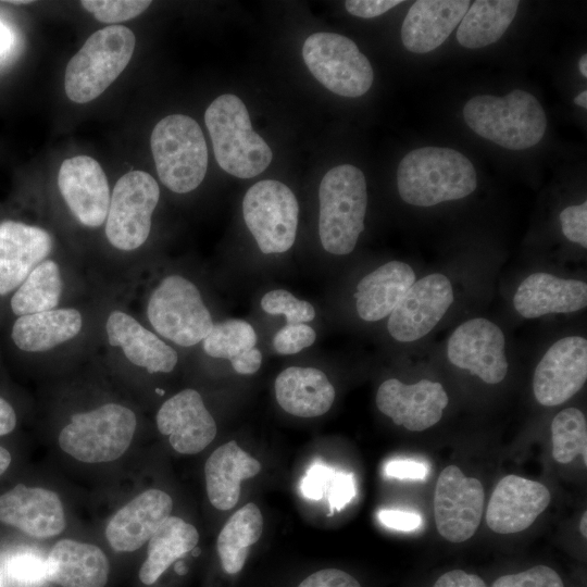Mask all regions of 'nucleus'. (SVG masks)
Wrapping results in <instances>:
<instances>
[{
	"instance_id": "nucleus-1",
	"label": "nucleus",
	"mask_w": 587,
	"mask_h": 587,
	"mask_svg": "<svg viewBox=\"0 0 587 587\" xmlns=\"http://www.w3.org/2000/svg\"><path fill=\"white\" fill-rule=\"evenodd\" d=\"M400 198L412 205L432 207L470 196L477 187L472 162L461 152L442 147L410 151L397 170Z\"/></svg>"
},
{
	"instance_id": "nucleus-2",
	"label": "nucleus",
	"mask_w": 587,
	"mask_h": 587,
	"mask_svg": "<svg viewBox=\"0 0 587 587\" xmlns=\"http://www.w3.org/2000/svg\"><path fill=\"white\" fill-rule=\"evenodd\" d=\"M463 117L475 134L509 150L537 145L547 128L541 104L524 90H513L504 97H473L463 108Z\"/></svg>"
},
{
	"instance_id": "nucleus-3",
	"label": "nucleus",
	"mask_w": 587,
	"mask_h": 587,
	"mask_svg": "<svg viewBox=\"0 0 587 587\" xmlns=\"http://www.w3.org/2000/svg\"><path fill=\"white\" fill-rule=\"evenodd\" d=\"M204 122L214 157L226 173L251 178L270 165L272 150L253 130L248 110L240 98L232 93L217 97L207 108Z\"/></svg>"
},
{
	"instance_id": "nucleus-4",
	"label": "nucleus",
	"mask_w": 587,
	"mask_h": 587,
	"mask_svg": "<svg viewBox=\"0 0 587 587\" xmlns=\"http://www.w3.org/2000/svg\"><path fill=\"white\" fill-rule=\"evenodd\" d=\"M319 236L335 255L353 251L364 230L367 191L364 174L351 164L330 168L319 187Z\"/></svg>"
},
{
	"instance_id": "nucleus-5",
	"label": "nucleus",
	"mask_w": 587,
	"mask_h": 587,
	"mask_svg": "<svg viewBox=\"0 0 587 587\" xmlns=\"http://www.w3.org/2000/svg\"><path fill=\"white\" fill-rule=\"evenodd\" d=\"M136 39L122 25L95 32L68 61L64 89L70 100L87 103L99 97L129 63Z\"/></svg>"
},
{
	"instance_id": "nucleus-6",
	"label": "nucleus",
	"mask_w": 587,
	"mask_h": 587,
	"mask_svg": "<svg viewBox=\"0 0 587 587\" xmlns=\"http://www.w3.org/2000/svg\"><path fill=\"white\" fill-rule=\"evenodd\" d=\"M157 173L176 193L195 190L208 168V148L199 124L190 116L172 114L160 120L150 138Z\"/></svg>"
},
{
	"instance_id": "nucleus-7",
	"label": "nucleus",
	"mask_w": 587,
	"mask_h": 587,
	"mask_svg": "<svg viewBox=\"0 0 587 587\" xmlns=\"http://www.w3.org/2000/svg\"><path fill=\"white\" fill-rule=\"evenodd\" d=\"M146 317L155 334L180 347L202 342L214 325L198 287L179 274L164 276L151 289Z\"/></svg>"
},
{
	"instance_id": "nucleus-8",
	"label": "nucleus",
	"mask_w": 587,
	"mask_h": 587,
	"mask_svg": "<svg viewBox=\"0 0 587 587\" xmlns=\"http://www.w3.org/2000/svg\"><path fill=\"white\" fill-rule=\"evenodd\" d=\"M136 427L133 410L120 403H104L73 414L59 434V445L80 462H111L128 449Z\"/></svg>"
},
{
	"instance_id": "nucleus-9",
	"label": "nucleus",
	"mask_w": 587,
	"mask_h": 587,
	"mask_svg": "<svg viewBox=\"0 0 587 587\" xmlns=\"http://www.w3.org/2000/svg\"><path fill=\"white\" fill-rule=\"evenodd\" d=\"M160 187L147 172L130 171L116 182L104 222L108 242L122 252L139 249L147 241Z\"/></svg>"
},
{
	"instance_id": "nucleus-10",
	"label": "nucleus",
	"mask_w": 587,
	"mask_h": 587,
	"mask_svg": "<svg viewBox=\"0 0 587 587\" xmlns=\"http://www.w3.org/2000/svg\"><path fill=\"white\" fill-rule=\"evenodd\" d=\"M302 57L311 74L336 95L357 98L372 86V65L348 37L336 33H314L305 39Z\"/></svg>"
},
{
	"instance_id": "nucleus-11",
	"label": "nucleus",
	"mask_w": 587,
	"mask_h": 587,
	"mask_svg": "<svg viewBox=\"0 0 587 587\" xmlns=\"http://www.w3.org/2000/svg\"><path fill=\"white\" fill-rule=\"evenodd\" d=\"M245 223L265 253L288 251L296 239L299 204L291 189L275 179L252 185L242 200Z\"/></svg>"
},
{
	"instance_id": "nucleus-12",
	"label": "nucleus",
	"mask_w": 587,
	"mask_h": 587,
	"mask_svg": "<svg viewBox=\"0 0 587 587\" xmlns=\"http://www.w3.org/2000/svg\"><path fill=\"white\" fill-rule=\"evenodd\" d=\"M485 490L474 477H466L455 465L445 467L434 492V517L438 533L451 542L470 539L478 528Z\"/></svg>"
},
{
	"instance_id": "nucleus-13",
	"label": "nucleus",
	"mask_w": 587,
	"mask_h": 587,
	"mask_svg": "<svg viewBox=\"0 0 587 587\" xmlns=\"http://www.w3.org/2000/svg\"><path fill=\"white\" fill-rule=\"evenodd\" d=\"M447 355L451 364L487 384L502 382L508 373L504 335L485 317L459 325L448 340Z\"/></svg>"
},
{
	"instance_id": "nucleus-14",
	"label": "nucleus",
	"mask_w": 587,
	"mask_h": 587,
	"mask_svg": "<svg viewBox=\"0 0 587 587\" xmlns=\"http://www.w3.org/2000/svg\"><path fill=\"white\" fill-rule=\"evenodd\" d=\"M453 302L452 285L447 276L435 273L415 282L388 319L390 336L412 342L426 336Z\"/></svg>"
},
{
	"instance_id": "nucleus-15",
	"label": "nucleus",
	"mask_w": 587,
	"mask_h": 587,
	"mask_svg": "<svg viewBox=\"0 0 587 587\" xmlns=\"http://www.w3.org/2000/svg\"><path fill=\"white\" fill-rule=\"evenodd\" d=\"M587 379V340L567 336L554 342L536 366L533 391L546 407L560 405L571 399Z\"/></svg>"
},
{
	"instance_id": "nucleus-16",
	"label": "nucleus",
	"mask_w": 587,
	"mask_h": 587,
	"mask_svg": "<svg viewBox=\"0 0 587 587\" xmlns=\"http://www.w3.org/2000/svg\"><path fill=\"white\" fill-rule=\"evenodd\" d=\"M58 187L79 224L90 228L104 224L111 193L98 161L88 155L64 160L58 173Z\"/></svg>"
},
{
	"instance_id": "nucleus-17",
	"label": "nucleus",
	"mask_w": 587,
	"mask_h": 587,
	"mask_svg": "<svg viewBox=\"0 0 587 587\" xmlns=\"http://www.w3.org/2000/svg\"><path fill=\"white\" fill-rule=\"evenodd\" d=\"M448 402L442 385L429 379L407 385L389 378L376 394L378 410L411 432H422L438 423Z\"/></svg>"
},
{
	"instance_id": "nucleus-18",
	"label": "nucleus",
	"mask_w": 587,
	"mask_h": 587,
	"mask_svg": "<svg viewBox=\"0 0 587 587\" xmlns=\"http://www.w3.org/2000/svg\"><path fill=\"white\" fill-rule=\"evenodd\" d=\"M104 334L112 349L149 374L170 373L178 362L177 351L126 310L108 313Z\"/></svg>"
},
{
	"instance_id": "nucleus-19",
	"label": "nucleus",
	"mask_w": 587,
	"mask_h": 587,
	"mask_svg": "<svg viewBox=\"0 0 587 587\" xmlns=\"http://www.w3.org/2000/svg\"><path fill=\"white\" fill-rule=\"evenodd\" d=\"M84 327L85 315L78 308L61 305L9 320L8 342L20 355H37L74 341Z\"/></svg>"
},
{
	"instance_id": "nucleus-20",
	"label": "nucleus",
	"mask_w": 587,
	"mask_h": 587,
	"mask_svg": "<svg viewBox=\"0 0 587 587\" xmlns=\"http://www.w3.org/2000/svg\"><path fill=\"white\" fill-rule=\"evenodd\" d=\"M53 249L51 234L17 220L0 222V303Z\"/></svg>"
},
{
	"instance_id": "nucleus-21",
	"label": "nucleus",
	"mask_w": 587,
	"mask_h": 587,
	"mask_svg": "<svg viewBox=\"0 0 587 587\" xmlns=\"http://www.w3.org/2000/svg\"><path fill=\"white\" fill-rule=\"evenodd\" d=\"M157 427L182 454H196L215 438L216 424L201 395L191 388L168 398L157 413Z\"/></svg>"
},
{
	"instance_id": "nucleus-22",
	"label": "nucleus",
	"mask_w": 587,
	"mask_h": 587,
	"mask_svg": "<svg viewBox=\"0 0 587 587\" xmlns=\"http://www.w3.org/2000/svg\"><path fill=\"white\" fill-rule=\"evenodd\" d=\"M550 502L548 488L539 482L507 475L496 485L486 512L488 527L514 534L529 527Z\"/></svg>"
},
{
	"instance_id": "nucleus-23",
	"label": "nucleus",
	"mask_w": 587,
	"mask_h": 587,
	"mask_svg": "<svg viewBox=\"0 0 587 587\" xmlns=\"http://www.w3.org/2000/svg\"><path fill=\"white\" fill-rule=\"evenodd\" d=\"M0 522L35 538L57 536L66 525L63 504L54 491L23 484L0 496Z\"/></svg>"
},
{
	"instance_id": "nucleus-24",
	"label": "nucleus",
	"mask_w": 587,
	"mask_h": 587,
	"mask_svg": "<svg viewBox=\"0 0 587 587\" xmlns=\"http://www.w3.org/2000/svg\"><path fill=\"white\" fill-rule=\"evenodd\" d=\"M173 509L168 494L148 489L124 507L109 521L105 537L114 551L132 552L147 542Z\"/></svg>"
},
{
	"instance_id": "nucleus-25",
	"label": "nucleus",
	"mask_w": 587,
	"mask_h": 587,
	"mask_svg": "<svg viewBox=\"0 0 587 587\" xmlns=\"http://www.w3.org/2000/svg\"><path fill=\"white\" fill-rule=\"evenodd\" d=\"M470 7L467 0H417L401 26L404 48L414 53L435 50L460 24Z\"/></svg>"
},
{
	"instance_id": "nucleus-26",
	"label": "nucleus",
	"mask_w": 587,
	"mask_h": 587,
	"mask_svg": "<svg viewBox=\"0 0 587 587\" xmlns=\"http://www.w3.org/2000/svg\"><path fill=\"white\" fill-rule=\"evenodd\" d=\"M513 305L525 319L550 313H572L587 305V285L549 273H534L517 287Z\"/></svg>"
},
{
	"instance_id": "nucleus-27",
	"label": "nucleus",
	"mask_w": 587,
	"mask_h": 587,
	"mask_svg": "<svg viewBox=\"0 0 587 587\" xmlns=\"http://www.w3.org/2000/svg\"><path fill=\"white\" fill-rule=\"evenodd\" d=\"M46 561L48 582L61 587H104L108 582V558L95 545L62 539Z\"/></svg>"
},
{
	"instance_id": "nucleus-28",
	"label": "nucleus",
	"mask_w": 587,
	"mask_h": 587,
	"mask_svg": "<svg viewBox=\"0 0 587 587\" xmlns=\"http://www.w3.org/2000/svg\"><path fill=\"white\" fill-rule=\"evenodd\" d=\"M274 387L280 408L299 417L325 414L336 396L328 377L315 367H287L278 374Z\"/></svg>"
},
{
	"instance_id": "nucleus-29",
	"label": "nucleus",
	"mask_w": 587,
	"mask_h": 587,
	"mask_svg": "<svg viewBox=\"0 0 587 587\" xmlns=\"http://www.w3.org/2000/svg\"><path fill=\"white\" fill-rule=\"evenodd\" d=\"M415 283L413 268L401 261L387 262L365 275L357 285L355 309L366 322L388 316Z\"/></svg>"
},
{
	"instance_id": "nucleus-30",
	"label": "nucleus",
	"mask_w": 587,
	"mask_h": 587,
	"mask_svg": "<svg viewBox=\"0 0 587 587\" xmlns=\"http://www.w3.org/2000/svg\"><path fill=\"white\" fill-rule=\"evenodd\" d=\"M260 471V462L235 440L220 446L204 465L207 494L211 504L222 511L233 509L239 500L241 482L254 477Z\"/></svg>"
},
{
	"instance_id": "nucleus-31",
	"label": "nucleus",
	"mask_w": 587,
	"mask_h": 587,
	"mask_svg": "<svg viewBox=\"0 0 587 587\" xmlns=\"http://www.w3.org/2000/svg\"><path fill=\"white\" fill-rule=\"evenodd\" d=\"M65 279L60 263L48 258L40 262L14 291L0 303L7 320L61 307Z\"/></svg>"
},
{
	"instance_id": "nucleus-32",
	"label": "nucleus",
	"mask_w": 587,
	"mask_h": 587,
	"mask_svg": "<svg viewBox=\"0 0 587 587\" xmlns=\"http://www.w3.org/2000/svg\"><path fill=\"white\" fill-rule=\"evenodd\" d=\"M198 541L193 525L170 515L148 540L147 559L139 570L141 583L154 584L174 561L192 551Z\"/></svg>"
},
{
	"instance_id": "nucleus-33",
	"label": "nucleus",
	"mask_w": 587,
	"mask_h": 587,
	"mask_svg": "<svg viewBox=\"0 0 587 587\" xmlns=\"http://www.w3.org/2000/svg\"><path fill=\"white\" fill-rule=\"evenodd\" d=\"M517 0H476L469 7L458 30V42L467 49L489 46L501 38L515 17Z\"/></svg>"
},
{
	"instance_id": "nucleus-34",
	"label": "nucleus",
	"mask_w": 587,
	"mask_h": 587,
	"mask_svg": "<svg viewBox=\"0 0 587 587\" xmlns=\"http://www.w3.org/2000/svg\"><path fill=\"white\" fill-rule=\"evenodd\" d=\"M263 532V516L260 509L249 502L236 511L218 534L216 548L223 570L236 574L242 570L249 548Z\"/></svg>"
},
{
	"instance_id": "nucleus-35",
	"label": "nucleus",
	"mask_w": 587,
	"mask_h": 587,
	"mask_svg": "<svg viewBox=\"0 0 587 587\" xmlns=\"http://www.w3.org/2000/svg\"><path fill=\"white\" fill-rule=\"evenodd\" d=\"M552 455L561 464L572 462L583 455L587 464V422L576 408L560 411L551 423Z\"/></svg>"
},
{
	"instance_id": "nucleus-36",
	"label": "nucleus",
	"mask_w": 587,
	"mask_h": 587,
	"mask_svg": "<svg viewBox=\"0 0 587 587\" xmlns=\"http://www.w3.org/2000/svg\"><path fill=\"white\" fill-rule=\"evenodd\" d=\"M257 341V333L250 323L229 319L213 325L202 340V349L212 358L232 361L255 347Z\"/></svg>"
},
{
	"instance_id": "nucleus-37",
	"label": "nucleus",
	"mask_w": 587,
	"mask_h": 587,
	"mask_svg": "<svg viewBox=\"0 0 587 587\" xmlns=\"http://www.w3.org/2000/svg\"><path fill=\"white\" fill-rule=\"evenodd\" d=\"M47 559L32 551L9 555L3 565V576L14 587H40L48 582Z\"/></svg>"
},
{
	"instance_id": "nucleus-38",
	"label": "nucleus",
	"mask_w": 587,
	"mask_h": 587,
	"mask_svg": "<svg viewBox=\"0 0 587 587\" xmlns=\"http://www.w3.org/2000/svg\"><path fill=\"white\" fill-rule=\"evenodd\" d=\"M261 308L267 314L284 315L287 324L311 322L315 317V309L309 301L300 300L285 289L266 292L261 299Z\"/></svg>"
},
{
	"instance_id": "nucleus-39",
	"label": "nucleus",
	"mask_w": 587,
	"mask_h": 587,
	"mask_svg": "<svg viewBox=\"0 0 587 587\" xmlns=\"http://www.w3.org/2000/svg\"><path fill=\"white\" fill-rule=\"evenodd\" d=\"M83 8L93 16L108 24H114L134 18L141 14L151 4L143 0H84Z\"/></svg>"
},
{
	"instance_id": "nucleus-40",
	"label": "nucleus",
	"mask_w": 587,
	"mask_h": 587,
	"mask_svg": "<svg viewBox=\"0 0 587 587\" xmlns=\"http://www.w3.org/2000/svg\"><path fill=\"white\" fill-rule=\"evenodd\" d=\"M492 587H564L559 574L547 565H536L526 571L499 577Z\"/></svg>"
},
{
	"instance_id": "nucleus-41",
	"label": "nucleus",
	"mask_w": 587,
	"mask_h": 587,
	"mask_svg": "<svg viewBox=\"0 0 587 587\" xmlns=\"http://www.w3.org/2000/svg\"><path fill=\"white\" fill-rule=\"evenodd\" d=\"M316 339L315 330L304 324H286L273 337V347L279 354H295L312 346Z\"/></svg>"
},
{
	"instance_id": "nucleus-42",
	"label": "nucleus",
	"mask_w": 587,
	"mask_h": 587,
	"mask_svg": "<svg viewBox=\"0 0 587 587\" xmlns=\"http://www.w3.org/2000/svg\"><path fill=\"white\" fill-rule=\"evenodd\" d=\"M563 235L571 241L587 248V202L566 207L560 213Z\"/></svg>"
},
{
	"instance_id": "nucleus-43",
	"label": "nucleus",
	"mask_w": 587,
	"mask_h": 587,
	"mask_svg": "<svg viewBox=\"0 0 587 587\" xmlns=\"http://www.w3.org/2000/svg\"><path fill=\"white\" fill-rule=\"evenodd\" d=\"M336 470L322 463L314 462L307 471L302 482L301 491L305 498L320 500L326 497Z\"/></svg>"
},
{
	"instance_id": "nucleus-44",
	"label": "nucleus",
	"mask_w": 587,
	"mask_h": 587,
	"mask_svg": "<svg viewBox=\"0 0 587 587\" xmlns=\"http://www.w3.org/2000/svg\"><path fill=\"white\" fill-rule=\"evenodd\" d=\"M355 492L353 474L336 471L326 495L330 514L344 509L354 498Z\"/></svg>"
},
{
	"instance_id": "nucleus-45",
	"label": "nucleus",
	"mask_w": 587,
	"mask_h": 587,
	"mask_svg": "<svg viewBox=\"0 0 587 587\" xmlns=\"http://www.w3.org/2000/svg\"><path fill=\"white\" fill-rule=\"evenodd\" d=\"M298 587H361V585L353 576L341 570L326 569L309 575Z\"/></svg>"
},
{
	"instance_id": "nucleus-46",
	"label": "nucleus",
	"mask_w": 587,
	"mask_h": 587,
	"mask_svg": "<svg viewBox=\"0 0 587 587\" xmlns=\"http://www.w3.org/2000/svg\"><path fill=\"white\" fill-rule=\"evenodd\" d=\"M384 473L388 477L398 479H424L428 473V466L413 459H396L385 464Z\"/></svg>"
},
{
	"instance_id": "nucleus-47",
	"label": "nucleus",
	"mask_w": 587,
	"mask_h": 587,
	"mask_svg": "<svg viewBox=\"0 0 587 587\" xmlns=\"http://www.w3.org/2000/svg\"><path fill=\"white\" fill-rule=\"evenodd\" d=\"M401 2L399 0H348L345 7L354 16L372 18L386 13Z\"/></svg>"
},
{
	"instance_id": "nucleus-48",
	"label": "nucleus",
	"mask_w": 587,
	"mask_h": 587,
	"mask_svg": "<svg viewBox=\"0 0 587 587\" xmlns=\"http://www.w3.org/2000/svg\"><path fill=\"white\" fill-rule=\"evenodd\" d=\"M378 520L388 528L402 532H412L422 524L420 514L410 511L380 510Z\"/></svg>"
},
{
	"instance_id": "nucleus-49",
	"label": "nucleus",
	"mask_w": 587,
	"mask_h": 587,
	"mask_svg": "<svg viewBox=\"0 0 587 587\" xmlns=\"http://www.w3.org/2000/svg\"><path fill=\"white\" fill-rule=\"evenodd\" d=\"M433 587H487L477 575L461 570H453L442 574Z\"/></svg>"
},
{
	"instance_id": "nucleus-50",
	"label": "nucleus",
	"mask_w": 587,
	"mask_h": 587,
	"mask_svg": "<svg viewBox=\"0 0 587 587\" xmlns=\"http://www.w3.org/2000/svg\"><path fill=\"white\" fill-rule=\"evenodd\" d=\"M233 369L242 375L254 374L261 367L262 363V353L261 351L253 347L250 350L239 354L232 361H229Z\"/></svg>"
},
{
	"instance_id": "nucleus-51",
	"label": "nucleus",
	"mask_w": 587,
	"mask_h": 587,
	"mask_svg": "<svg viewBox=\"0 0 587 587\" xmlns=\"http://www.w3.org/2000/svg\"><path fill=\"white\" fill-rule=\"evenodd\" d=\"M17 423V415L13 405L0 396V436H4L14 430Z\"/></svg>"
},
{
	"instance_id": "nucleus-52",
	"label": "nucleus",
	"mask_w": 587,
	"mask_h": 587,
	"mask_svg": "<svg viewBox=\"0 0 587 587\" xmlns=\"http://www.w3.org/2000/svg\"><path fill=\"white\" fill-rule=\"evenodd\" d=\"M12 46V34L7 25L0 21V58L3 57Z\"/></svg>"
},
{
	"instance_id": "nucleus-53",
	"label": "nucleus",
	"mask_w": 587,
	"mask_h": 587,
	"mask_svg": "<svg viewBox=\"0 0 587 587\" xmlns=\"http://www.w3.org/2000/svg\"><path fill=\"white\" fill-rule=\"evenodd\" d=\"M11 463L10 452L0 446V475L3 474Z\"/></svg>"
},
{
	"instance_id": "nucleus-54",
	"label": "nucleus",
	"mask_w": 587,
	"mask_h": 587,
	"mask_svg": "<svg viewBox=\"0 0 587 587\" xmlns=\"http://www.w3.org/2000/svg\"><path fill=\"white\" fill-rule=\"evenodd\" d=\"M574 103L586 109L587 108V91L586 90H583L582 92H579L575 99H574Z\"/></svg>"
},
{
	"instance_id": "nucleus-55",
	"label": "nucleus",
	"mask_w": 587,
	"mask_h": 587,
	"mask_svg": "<svg viewBox=\"0 0 587 587\" xmlns=\"http://www.w3.org/2000/svg\"><path fill=\"white\" fill-rule=\"evenodd\" d=\"M578 67L583 76L587 77V55L586 54L580 57L579 62H578Z\"/></svg>"
},
{
	"instance_id": "nucleus-56",
	"label": "nucleus",
	"mask_w": 587,
	"mask_h": 587,
	"mask_svg": "<svg viewBox=\"0 0 587 587\" xmlns=\"http://www.w3.org/2000/svg\"><path fill=\"white\" fill-rule=\"evenodd\" d=\"M579 530L583 537H587V513L584 512L580 523H579Z\"/></svg>"
},
{
	"instance_id": "nucleus-57",
	"label": "nucleus",
	"mask_w": 587,
	"mask_h": 587,
	"mask_svg": "<svg viewBox=\"0 0 587 587\" xmlns=\"http://www.w3.org/2000/svg\"><path fill=\"white\" fill-rule=\"evenodd\" d=\"M175 571L177 572V574H180V575H184L186 573V567L184 565L183 562H178L176 565H175Z\"/></svg>"
},
{
	"instance_id": "nucleus-58",
	"label": "nucleus",
	"mask_w": 587,
	"mask_h": 587,
	"mask_svg": "<svg viewBox=\"0 0 587 587\" xmlns=\"http://www.w3.org/2000/svg\"><path fill=\"white\" fill-rule=\"evenodd\" d=\"M8 3H12V4H29L32 3L33 1H29V0H22V1H7Z\"/></svg>"
},
{
	"instance_id": "nucleus-59",
	"label": "nucleus",
	"mask_w": 587,
	"mask_h": 587,
	"mask_svg": "<svg viewBox=\"0 0 587 587\" xmlns=\"http://www.w3.org/2000/svg\"><path fill=\"white\" fill-rule=\"evenodd\" d=\"M0 587H5V579L1 571H0Z\"/></svg>"
},
{
	"instance_id": "nucleus-60",
	"label": "nucleus",
	"mask_w": 587,
	"mask_h": 587,
	"mask_svg": "<svg viewBox=\"0 0 587 587\" xmlns=\"http://www.w3.org/2000/svg\"><path fill=\"white\" fill-rule=\"evenodd\" d=\"M155 391H157L158 394H160V395H163V394H164V391L161 390V389H159V388H157Z\"/></svg>"
}]
</instances>
